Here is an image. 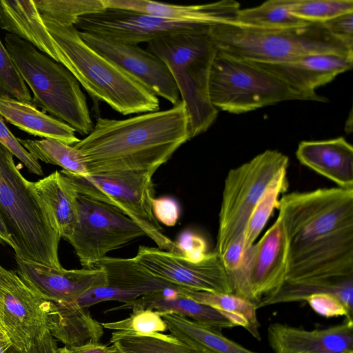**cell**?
<instances>
[{"label":"cell","mask_w":353,"mask_h":353,"mask_svg":"<svg viewBox=\"0 0 353 353\" xmlns=\"http://www.w3.org/2000/svg\"><path fill=\"white\" fill-rule=\"evenodd\" d=\"M278 209L288 236V272L282 286L262 305L330 292L352 314L353 188L292 192L281 197Z\"/></svg>","instance_id":"1"},{"label":"cell","mask_w":353,"mask_h":353,"mask_svg":"<svg viewBox=\"0 0 353 353\" xmlns=\"http://www.w3.org/2000/svg\"><path fill=\"white\" fill-rule=\"evenodd\" d=\"M191 139L189 117L181 100L170 109L125 119L98 117L90 133L73 146L88 175L117 171L154 174Z\"/></svg>","instance_id":"2"},{"label":"cell","mask_w":353,"mask_h":353,"mask_svg":"<svg viewBox=\"0 0 353 353\" xmlns=\"http://www.w3.org/2000/svg\"><path fill=\"white\" fill-rule=\"evenodd\" d=\"M41 17L64 56L63 66L94 99L123 115L159 110L158 97L88 46L74 25Z\"/></svg>","instance_id":"3"},{"label":"cell","mask_w":353,"mask_h":353,"mask_svg":"<svg viewBox=\"0 0 353 353\" xmlns=\"http://www.w3.org/2000/svg\"><path fill=\"white\" fill-rule=\"evenodd\" d=\"M0 214L15 246V256L60 268L61 238L50 211L0 143Z\"/></svg>","instance_id":"4"},{"label":"cell","mask_w":353,"mask_h":353,"mask_svg":"<svg viewBox=\"0 0 353 353\" xmlns=\"http://www.w3.org/2000/svg\"><path fill=\"white\" fill-rule=\"evenodd\" d=\"M146 50L169 69L189 117L191 138L205 132L218 115L209 94L210 74L218 48L209 31L161 37L148 42Z\"/></svg>","instance_id":"5"},{"label":"cell","mask_w":353,"mask_h":353,"mask_svg":"<svg viewBox=\"0 0 353 353\" xmlns=\"http://www.w3.org/2000/svg\"><path fill=\"white\" fill-rule=\"evenodd\" d=\"M209 34L219 50L252 62L279 63L312 54L353 55V48L332 36L323 23L259 29L230 21L212 26Z\"/></svg>","instance_id":"6"},{"label":"cell","mask_w":353,"mask_h":353,"mask_svg":"<svg viewBox=\"0 0 353 353\" xmlns=\"http://www.w3.org/2000/svg\"><path fill=\"white\" fill-rule=\"evenodd\" d=\"M5 46L24 82L33 92V103L75 132L88 135L94 128L80 84L63 65L31 43L8 33Z\"/></svg>","instance_id":"7"},{"label":"cell","mask_w":353,"mask_h":353,"mask_svg":"<svg viewBox=\"0 0 353 353\" xmlns=\"http://www.w3.org/2000/svg\"><path fill=\"white\" fill-rule=\"evenodd\" d=\"M209 94L214 108L232 114L285 101H309L254 62L219 50L211 68Z\"/></svg>","instance_id":"8"},{"label":"cell","mask_w":353,"mask_h":353,"mask_svg":"<svg viewBox=\"0 0 353 353\" xmlns=\"http://www.w3.org/2000/svg\"><path fill=\"white\" fill-rule=\"evenodd\" d=\"M77 193L109 204L133 221L157 248L181 254L175 241L163 232L152 208L154 198L153 173L148 171H117L77 176L63 170Z\"/></svg>","instance_id":"9"},{"label":"cell","mask_w":353,"mask_h":353,"mask_svg":"<svg viewBox=\"0 0 353 353\" xmlns=\"http://www.w3.org/2000/svg\"><path fill=\"white\" fill-rule=\"evenodd\" d=\"M288 157L267 150L228 172L224 183L214 252L221 257L243 232L249 217L272 179L287 170Z\"/></svg>","instance_id":"10"},{"label":"cell","mask_w":353,"mask_h":353,"mask_svg":"<svg viewBox=\"0 0 353 353\" xmlns=\"http://www.w3.org/2000/svg\"><path fill=\"white\" fill-rule=\"evenodd\" d=\"M55 305L39 295L15 271L0 265V332L19 350L32 351L55 324Z\"/></svg>","instance_id":"11"},{"label":"cell","mask_w":353,"mask_h":353,"mask_svg":"<svg viewBox=\"0 0 353 353\" xmlns=\"http://www.w3.org/2000/svg\"><path fill=\"white\" fill-rule=\"evenodd\" d=\"M78 219L66 240L83 268H94L110 251L145 236L143 230L116 208L77 193Z\"/></svg>","instance_id":"12"},{"label":"cell","mask_w":353,"mask_h":353,"mask_svg":"<svg viewBox=\"0 0 353 353\" xmlns=\"http://www.w3.org/2000/svg\"><path fill=\"white\" fill-rule=\"evenodd\" d=\"M288 242L280 216L260 240L248 250L243 263L229 275L232 294L256 305L278 290L288 272Z\"/></svg>","instance_id":"13"},{"label":"cell","mask_w":353,"mask_h":353,"mask_svg":"<svg viewBox=\"0 0 353 353\" xmlns=\"http://www.w3.org/2000/svg\"><path fill=\"white\" fill-rule=\"evenodd\" d=\"M74 26L79 32L128 45L148 43L173 33L209 31L212 27L113 8L82 15L78 17Z\"/></svg>","instance_id":"14"},{"label":"cell","mask_w":353,"mask_h":353,"mask_svg":"<svg viewBox=\"0 0 353 353\" xmlns=\"http://www.w3.org/2000/svg\"><path fill=\"white\" fill-rule=\"evenodd\" d=\"M133 258L152 274L180 287L232 294L229 275L215 252L199 262H192L180 254L141 245Z\"/></svg>","instance_id":"15"},{"label":"cell","mask_w":353,"mask_h":353,"mask_svg":"<svg viewBox=\"0 0 353 353\" xmlns=\"http://www.w3.org/2000/svg\"><path fill=\"white\" fill-rule=\"evenodd\" d=\"M79 34L88 46L118 65L157 97L173 105L181 101L169 69L156 55L137 45L122 44L83 32Z\"/></svg>","instance_id":"16"},{"label":"cell","mask_w":353,"mask_h":353,"mask_svg":"<svg viewBox=\"0 0 353 353\" xmlns=\"http://www.w3.org/2000/svg\"><path fill=\"white\" fill-rule=\"evenodd\" d=\"M95 268L104 271L106 284L81 296L77 303L82 307L88 308L108 301L128 304L143 296L166 289L182 288L152 274L134 258L106 256L99 261Z\"/></svg>","instance_id":"17"},{"label":"cell","mask_w":353,"mask_h":353,"mask_svg":"<svg viewBox=\"0 0 353 353\" xmlns=\"http://www.w3.org/2000/svg\"><path fill=\"white\" fill-rule=\"evenodd\" d=\"M18 275L35 292L53 303H73L89 291L106 284L101 268L66 270L15 256Z\"/></svg>","instance_id":"18"},{"label":"cell","mask_w":353,"mask_h":353,"mask_svg":"<svg viewBox=\"0 0 353 353\" xmlns=\"http://www.w3.org/2000/svg\"><path fill=\"white\" fill-rule=\"evenodd\" d=\"M254 63L309 101H325L326 99L316 93V89L350 70L353 65V55L312 54L279 63Z\"/></svg>","instance_id":"19"},{"label":"cell","mask_w":353,"mask_h":353,"mask_svg":"<svg viewBox=\"0 0 353 353\" xmlns=\"http://www.w3.org/2000/svg\"><path fill=\"white\" fill-rule=\"evenodd\" d=\"M268 339L275 353H342L353 350V321L311 330L274 323Z\"/></svg>","instance_id":"20"},{"label":"cell","mask_w":353,"mask_h":353,"mask_svg":"<svg viewBox=\"0 0 353 353\" xmlns=\"http://www.w3.org/2000/svg\"><path fill=\"white\" fill-rule=\"evenodd\" d=\"M105 8L132 10L167 19L214 26L234 21L240 4L233 0L182 6L148 0H101Z\"/></svg>","instance_id":"21"},{"label":"cell","mask_w":353,"mask_h":353,"mask_svg":"<svg viewBox=\"0 0 353 353\" xmlns=\"http://www.w3.org/2000/svg\"><path fill=\"white\" fill-rule=\"evenodd\" d=\"M0 28L63 65L64 56L49 32L34 0H0Z\"/></svg>","instance_id":"22"},{"label":"cell","mask_w":353,"mask_h":353,"mask_svg":"<svg viewBox=\"0 0 353 353\" xmlns=\"http://www.w3.org/2000/svg\"><path fill=\"white\" fill-rule=\"evenodd\" d=\"M296 156L301 163L339 188H353V148L343 137L301 141Z\"/></svg>","instance_id":"23"},{"label":"cell","mask_w":353,"mask_h":353,"mask_svg":"<svg viewBox=\"0 0 353 353\" xmlns=\"http://www.w3.org/2000/svg\"><path fill=\"white\" fill-rule=\"evenodd\" d=\"M134 308L152 310L160 315L174 314L219 330L234 327L213 307L197 302L175 289H166L141 296L130 303H123L107 310L105 312Z\"/></svg>","instance_id":"24"},{"label":"cell","mask_w":353,"mask_h":353,"mask_svg":"<svg viewBox=\"0 0 353 353\" xmlns=\"http://www.w3.org/2000/svg\"><path fill=\"white\" fill-rule=\"evenodd\" d=\"M0 114L8 123L34 136L55 139L70 145L80 141L72 127L39 110L34 105L0 98Z\"/></svg>","instance_id":"25"},{"label":"cell","mask_w":353,"mask_h":353,"mask_svg":"<svg viewBox=\"0 0 353 353\" xmlns=\"http://www.w3.org/2000/svg\"><path fill=\"white\" fill-rule=\"evenodd\" d=\"M161 316L171 335L196 353H257L228 339L219 329L174 314Z\"/></svg>","instance_id":"26"},{"label":"cell","mask_w":353,"mask_h":353,"mask_svg":"<svg viewBox=\"0 0 353 353\" xmlns=\"http://www.w3.org/2000/svg\"><path fill=\"white\" fill-rule=\"evenodd\" d=\"M33 183L37 194L54 216L61 237L67 240L78 219L77 191L61 171H55Z\"/></svg>","instance_id":"27"},{"label":"cell","mask_w":353,"mask_h":353,"mask_svg":"<svg viewBox=\"0 0 353 353\" xmlns=\"http://www.w3.org/2000/svg\"><path fill=\"white\" fill-rule=\"evenodd\" d=\"M57 315L53 329L50 332L54 339L64 346H78L99 342L103 335V327L95 320L88 308L79 303H54Z\"/></svg>","instance_id":"28"},{"label":"cell","mask_w":353,"mask_h":353,"mask_svg":"<svg viewBox=\"0 0 353 353\" xmlns=\"http://www.w3.org/2000/svg\"><path fill=\"white\" fill-rule=\"evenodd\" d=\"M183 295L210 306L219 312L234 325L245 329L253 337L261 340L260 323L256 316V305L233 294L215 293L181 288Z\"/></svg>","instance_id":"29"},{"label":"cell","mask_w":353,"mask_h":353,"mask_svg":"<svg viewBox=\"0 0 353 353\" xmlns=\"http://www.w3.org/2000/svg\"><path fill=\"white\" fill-rule=\"evenodd\" d=\"M295 0H269L253 8L240 9L234 23L259 29H285L311 23L294 16L291 8Z\"/></svg>","instance_id":"30"},{"label":"cell","mask_w":353,"mask_h":353,"mask_svg":"<svg viewBox=\"0 0 353 353\" xmlns=\"http://www.w3.org/2000/svg\"><path fill=\"white\" fill-rule=\"evenodd\" d=\"M17 139L37 161L59 165L74 175H88L83 157L73 145L52 139Z\"/></svg>","instance_id":"31"},{"label":"cell","mask_w":353,"mask_h":353,"mask_svg":"<svg viewBox=\"0 0 353 353\" xmlns=\"http://www.w3.org/2000/svg\"><path fill=\"white\" fill-rule=\"evenodd\" d=\"M110 341L119 353H196L171 334L161 332L143 335L114 331Z\"/></svg>","instance_id":"32"},{"label":"cell","mask_w":353,"mask_h":353,"mask_svg":"<svg viewBox=\"0 0 353 353\" xmlns=\"http://www.w3.org/2000/svg\"><path fill=\"white\" fill-rule=\"evenodd\" d=\"M286 171L282 170L272 179L249 217L243 232L246 252L254 244L274 210L278 208L279 195L288 189Z\"/></svg>","instance_id":"33"},{"label":"cell","mask_w":353,"mask_h":353,"mask_svg":"<svg viewBox=\"0 0 353 353\" xmlns=\"http://www.w3.org/2000/svg\"><path fill=\"white\" fill-rule=\"evenodd\" d=\"M41 16L74 25L78 17L105 8L101 0H34Z\"/></svg>","instance_id":"34"},{"label":"cell","mask_w":353,"mask_h":353,"mask_svg":"<svg viewBox=\"0 0 353 353\" xmlns=\"http://www.w3.org/2000/svg\"><path fill=\"white\" fill-rule=\"evenodd\" d=\"M292 13L310 23H323L353 12L352 0H295Z\"/></svg>","instance_id":"35"},{"label":"cell","mask_w":353,"mask_h":353,"mask_svg":"<svg viewBox=\"0 0 353 353\" xmlns=\"http://www.w3.org/2000/svg\"><path fill=\"white\" fill-rule=\"evenodd\" d=\"M0 98L15 99L34 105L27 85L8 50L0 40Z\"/></svg>","instance_id":"36"},{"label":"cell","mask_w":353,"mask_h":353,"mask_svg":"<svg viewBox=\"0 0 353 353\" xmlns=\"http://www.w3.org/2000/svg\"><path fill=\"white\" fill-rule=\"evenodd\" d=\"M103 328L150 335L166 331L167 325L162 316L150 309L134 308L130 316L119 321L101 323Z\"/></svg>","instance_id":"37"},{"label":"cell","mask_w":353,"mask_h":353,"mask_svg":"<svg viewBox=\"0 0 353 353\" xmlns=\"http://www.w3.org/2000/svg\"><path fill=\"white\" fill-rule=\"evenodd\" d=\"M0 143L6 147L26 167L28 170L36 175L43 174L39 161L22 146L17 137L6 126L3 117L0 114Z\"/></svg>","instance_id":"38"},{"label":"cell","mask_w":353,"mask_h":353,"mask_svg":"<svg viewBox=\"0 0 353 353\" xmlns=\"http://www.w3.org/2000/svg\"><path fill=\"white\" fill-rule=\"evenodd\" d=\"M305 301L317 314L327 317L345 316V319L352 320L350 313L343 302L334 294L319 292L310 295Z\"/></svg>","instance_id":"39"},{"label":"cell","mask_w":353,"mask_h":353,"mask_svg":"<svg viewBox=\"0 0 353 353\" xmlns=\"http://www.w3.org/2000/svg\"><path fill=\"white\" fill-rule=\"evenodd\" d=\"M181 255L192 262H199L207 256V243L200 235L192 231H183L175 241Z\"/></svg>","instance_id":"40"},{"label":"cell","mask_w":353,"mask_h":353,"mask_svg":"<svg viewBox=\"0 0 353 353\" xmlns=\"http://www.w3.org/2000/svg\"><path fill=\"white\" fill-rule=\"evenodd\" d=\"M152 208L157 221L166 226L175 225L179 219V205L177 201L171 197H154L152 201Z\"/></svg>","instance_id":"41"},{"label":"cell","mask_w":353,"mask_h":353,"mask_svg":"<svg viewBox=\"0 0 353 353\" xmlns=\"http://www.w3.org/2000/svg\"><path fill=\"white\" fill-rule=\"evenodd\" d=\"M323 24L332 36L353 48V12L339 15Z\"/></svg>","instance_id":"42"},{"label":"cell","mask_w":353,"mask_h":353,"mask_svg":"<svg viewBox=\"0 0 353 353\" xmlns=\"http://www.w3.org/2000/svg\"><path fill=\"white\" fill-rule=\"evenodd\" d=\"M247 252L244 248L243 236L232 242L220 257L228 275L234 273L241 267Z\"/></svg>","instance_id":"43"},{"label":"cell","mask_w":353,"mask_h":353,"mask_svg":"<svg viewBox=\"0 0 353 353\" xmlns=\"http://www.w3.org/2000/svg\"><path fill=\"white\" fill-rule=\"evenodd\" d=\"M57 351L58 353H115L117 350L112 345L110 346L94 342L78 346L58 347Z\"/></svg>","instance_id":"44"},{"label":"cell","mask_w":353,"mask_h":353,"mask_svg":"<svg viewBox=\"0 0 353 353\" xmlns=\"http://www.w3.org/2000/svg\"><path fill=\"white\" fill-rule=\"evenodd\" d=\"M57 349V342L50 332H47L34 347L35 353H58Z\"/></svg>","instance_id":"45"},{"label":"cell","mask_w":353,"mask_h":353,"mask_svg":"<svg viewBox=\"0 0 353 353\" xmlns=\"http://www.w3.org/2000/svg\"><path fill=\"white\" fill-rule=\"evenodd\" d=\"M0 353H35L34 349L29 352H23L14 347L8 339L0 332Z\"/></svg>","instance_id":"46"},{"label":"cell","mask_w":353,"mask_h":353,"mask_svg":"<svg viewBox=\"0 0 353 353\" xmlns=\"http://www.w3.org/2000/svg\"><path fill=\"white\" fill-rule=\"evenodd\" d=\"M0 242L1 243H6L10 246L13 250H15V246L12 241L10 234L6 228L4 221L0 214Z\"/></svg>","instance_id":"47"},{"label":"cell","mask_w":353,"mask_h":353,"mask_svg":"<svg viewBox=\"0 0 353 353\" xmlns=\"http://www.w3.org/2000/svg\"><path fill=\"white\" fill-rule=\"evenodd\" d=\"M342 353H353V350H347V351H345Z\"/></svg>","instance_id":"48"},{"label":"cell","mask_w":353,"mask_h":353,"mask_svg":"<svg viewBox=\"0 0 353 353\" xmlns=\"http://www.w3.org/2000/svg\"><path fill=\"white\" fill-rule=\"evenodd\" d=\"M115 353H119V352L117 351V352H115Z\"/></svg>","instance_id":"49"}]
</instances>
